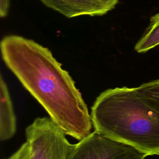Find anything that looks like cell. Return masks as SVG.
<instances>
[{"instance_id": "6da1fadb", "label": "cell", "mask_w": 159, "mask_h": 159, "mask_svg": "<svg viewBox=\"0 0 159 159\" xmlns=\"http://www.w3.org/2000/svg\"><path fill=\"white\" fill-rule=\"evenodd\" d=\"M2 60L64 133L81 140L91 133V114L68 72L47 47L17 35L2 38Z\"/></svg>"}, {"instance_id": "7a4b0ae2", "label": "cell", "mask_w": 159, "mask_h": 159, "mask_svg": "<svg viewBox=\"0 0 159 159\" xmlns=\"http://www.w3.org/2000/svg\"><path fill=\"white\" fill-rule=\"evenodd\" d=\"M91 117L97 132L147 156H159V101L137 87L103 91L91 107Z\"/></svg>"}, {"instance_id": "3957f363", "label": "cell", "mask_w": 159, "mask_h": 159, "mask_svg": "<svg viewBox=\"0 0 159 159\" xmlns=\"http://www.w3.org/2000/svg\"><path fill=\"white\" fill-rule=\"evenodd\" d=\"M50 117H37L25 129L31 159H66L71 144Z\"/></svg>"}, {"instance_id": "277c9868", "label": "cell", "mask_w": 159, "mask_h": 159, "mask_svg": "<svg viewBox=\"0 0 159 159\" xmlns=\"http://www.w3.org/2000/svg\"><path fill=\"white\" fill-rule=\"evenodd\" d=\"M135 148L94 131L71 144L66 159H145Z\"/></svg>"}, {"instance_id": "5b68a950", "label": "cell", "mask_w": 159, "mask_h": 159, "mask_svg": "<svg viewBox=\"0 0 159 159\" xmlns=\"http://www.w3.org/2000/svg\"><path fill=\"white\" fill-rule=\"evenodd\" d=\"M45 6L68 18L98 16L112 10L119 0H39Z\"/></svg>"}, {"instance_id": "8992f818", "label": "cell", "mask_w": 159, "mask_h": 159, "mask_svg": "<svg viewBox=\"0 0 159 159\" xmlns=\"http://www.w3.org/2000/svg\"><path fill=\"white\" fill-rule=\"evenodd\" d=\"M16 132V117L6 81L0 76V139H11Z\"/></svg>"}, {"instance_id": "52a82bcc", "label": "cell", "mask_w": 159, "mask_h": 159, "mask_svg": "<svg viewBox=\"0 0 159 159\" xmlns=\"http://www.w3.org/2000/svg\"><path fill=\"white\" fill-rule=\"evenodd\" d=\"M159 45V13L150 18V23L135 45L138 53H145Z\"/></svg>"}, {"instance_id": "ba28073f", "label": "cell", "mask_w": 159, "mask_h": 159, "mask_svg": "<svg viewBox=\"0 0 159 159\" xmlns=\"http://www.w3.org/2000/svg\"><path fill=\"white\" fill-rule=\"evenodd\" d=\"M137 88L145 94L159 101V79L144 83Z\"/></svg>"}, {"instance_id": "9c48e42d", "label": "cell", "mask_w": 159, "mask_h": 159, "mask_svg": "<svg viewBox=\"0 0 159 159\" xmlns=\"http://www.w3.org/2000/svg\"><path fill=\"white\" fill-rule=\"evenodd\" d=\"M6 159H31L29 143L27 141L24 142L17 150Z\"/></svg>"}, {"instance_id": "30bf717a", "label": "cell", "mask_w": 159, "mask_h": 159, "mask_svg": "<svg viewBox=\"0 0 159 159\" xmlns=\"http://www.w3.org/2000/svg\"><path fill=\"white\" fill-rule=\"evenodd\" d=\"M10 0H0V17H6L9 10Z\"/></svg>"}]
</instances>
